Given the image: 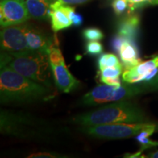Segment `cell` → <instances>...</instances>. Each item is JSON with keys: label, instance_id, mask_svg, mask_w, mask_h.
<instances>
[{"label": "cell", "instance_id": "cell-11", "mask_svg": "<svg viewBox=\"0 0 158 158\" xmlns=\"http://www.w3.org/2000/svg\"><path fill=\"white\" fill-rule=\"evenodd\" d=\"M51 28L54 32L68 28L73 24L68 14V5H62L54 1L51 3Z\"/></svg>", "mask_w": 158, "mask_h": 158}, {"label": "cell", "instance_id": "cell-9", "mask_svg": "<svg viewBox=\"0 0 158 158\" xmlns=\"http://www.w3.org/2000/svg\"><path fill=\"white\" fill-rule=\"evenodd\" d=\"M157 73L158 56L147 62H141L133 68L124 70L122 78L127 84H135L142 81H149Z\"/></svg>", "mask_w": 158, "mask_h": 158}, {"label": "cell", "instance_id": "cell-4", "mask_svg": "<svg viewBox=\"0 0 158 158\" xmlns=\"http://www.w3.org/2000/svg\"><path fill=\"white\" fill-rule=\"evenodd\" d=\"M139 92L140 89L138 87L130 85L118 86L108 84L100 85L84 95L81 99V103L85 106H94L106 102L120 101L131 98Z\"/></svg>", "mask_w": 158, "mask_h": 158}, {"label": "cell", "instance_id": "cell-29", "mask_svg": "<svg viewBox=\"0 0 158 158\" xmlns=\"http://www.w3.org/2000/svg\"><path fill=\"white\" fill-rule=\"evenodd\" d=\"M153 5H158V0H154Z\"/></svg>", "mask_w": 158, "mask_h": 158}, {"label": "cell", "instance_id": "cell-15", "mask_svg": "<svg viewBox=\"0 0 158 158\" xmlns=\"http://www.w3.org/2000/svg\"><path fill=\"white\" fill-rule=\"evenodd\" d=\"M123 65L119 64L116 66L108 67L100 70V81L105 84L110 86H121L119 77L122 74Z\"/></svg>", "mask_w": 158, "mask_h": 158}, {"label": "cell", "instance_id": "cell-31", "mask_svg": "<svg viewBox=\"0 0 158 158\" xmlns=\"http://www.w3.org/2000/svg\"><path fill=\"white\" fill-rule=\"evenodd\" d=\"M50 1H51V0H50Z\"/></svg>", "mask_w": 158, "mask_h": 158}, {"label": "cell", "instance_id": "cell-17", "mask_svg": "<svg viewBox=\"0 0 158 158\" xmlns=\"http://www.w3.org/2000/svg\"><path fill=\"white\" fill-rule=\"evenodd\" d=\"M83 37L88 41H99L103 39L102 31L98 28H86L83 31Z\"/></svg>", "mask_w": 158, "mask_h": 158}, {"label": "cell", "instance_id": "cell-13", "mask_svg": "<svg viewBox=\"0 0 158 158\" xmlns=\"http://www.w3.org/2000/svg\"><path fill=\"white\" fill-rule=\"evenodd\" d=\"M26 5L30 19L45 21L50 18V0H26Z\"/></svg>", "mask_w": 158, "mask_h": 158}, {"label": "cell", "instance_id": "cell-10", "mask_svg": "<svg viewBox=\"0 0 158 158\" xmlns=\"http://www.w3.org/2000/svg\"><path fill=\"white\" fill-rule=\"evenodd\" d=\"M23 25L29 50L48 55L53 46L56 45L54 38H51V36L36 27L31 25Z\"/></svg>", "mask_w": 158, "mask_h": 158}, {"label": "cell", "instance_id": "cell-6", "mask_svg": "<svg viewBox=\"0 0 158 158\" xmlns=\"http://www.w3.org/2000/svg\"><path fill=\"white\" fill-rule=\"evenodd\" d=\"M48 59L55 84L61 92L69 93L78 87L80 82L69 71L57 44L51 48Z\"/></svg>", "mask_w": 158, "mask_h": 158}, {"label": "cell", "instance_id": "cell-24", "mask_svg": "<svg viewBox=\"0 0 158 158\" xmlns=\"http://www.w3.org/2000/svg\"><path fill=\"white\" fill-rule=\"evenodd\" d=\"M55 157H61V156H57L56 154L49 153V152L35 153L28 156V158H55Z\"/></svg>", "mask_w": 158, "mask_h": 158}, {"label": "cell", "instance_id": "cell-12", "mask_svg": "<svg viewBox=\"0 0 158 158\" xmlns=\"http://www.w3.org/2000/svg\"><path fill=\"white\" fill-rule=\"evenodd\" d=\"M124 70L133 68L141 62L138 56V51L134 40L124 38L118 52Z\"/></svg>", "mask_w": 158, "mask_h": 158}, {"label": "cell", "instance_id": "cell-3", "mask_svg": "<svg viewBox=\"0 0 158 158\" xmlns=\"http://www.w3.org/2000/svg\"><path fill=\"white\" fill-rule=\"evenodd\" d=\"M144 114L139 108L126 101H116L73 118L80 126H95L114 123H141Z\"/></svg>", "mask_w": 158, "mask_h": 158}, {"label": "cell", "instance_id": "cell-2", "mask_svg": "<svg viewBox=\"0 0 158 158\" xmlns=\"http://www.w3.org/2000/svg\"><path fill=\"white\" fill-rule=\"evenodd\" d=\"M0 66H7L19 74L46 87L51 86V68L48 55L37 51L2 52Z\"/></svg>", "mask_w": 158, "mask_h": 158}, {"label": "cell", "instance_id": "cell-21", "mask_svg": "<svg viewBox=\"0 0 158 158\" xmlns=\"http://www.w3.org/2000/svg\"><path fill=\"white\" fill-rule=\"evenodd\" d=\"M153 2L154 0H128V7L130 11H133L147 4L153 5Z\"/></svg>", "mask_w": 158, "mask_h": 158}, {"label": "cell", "instance_id": "cell-26", "mask_svg": "<svg viewBox=\"0 0 158 158\" xmlns=\"http://www.w3.org/2000/svg\"><path fill=\"white\" fill-rule=\"evenodd\" d=\"M108 54H102L100 56L98 60V65L99 70H101L106 68V62H107V57Z\"/></svg>", "mask_w": 158, "mask_h": 158}, {"label": "cell", "instance_id": "cell-8", "mask_svg": "<svg viewBox=\"0 0 158 158\" xmlns=\"http://www.w3.org/2000/svg\"><path fill=\"white\" fill-rule=\"evenodd\" d=\"M2 52L21 53L29 50L23 31V25L3 27L0 33Z\"/></svg>", "mask_w": 158, "mask_h": 158}, {"label": "cell", "instance_id": "cell-7", "mask_svg": "<svg viewBox=\"0 0 158 158\" xmlns=\"http://www.w3.org/2000/svg\"><path fill=\"white\" fill-rule=\"evenodd\" d=\"M29 19L25 0H1L0 24L2 27L21 24Z\"/></svg>", "mask_w": 158, "mask_h": 158}, {"label": "cell", "instance_id": "cell-30", "mask_svg": "<svg viewBox=\"0 0 158 158\" xmlns=\"http://www.w3.org/2000/svg\"><path fill=\"white\" fill-rule=\"evenodd\" d=\"M155 146H158V141H155Z\"/></svg>", "mask_w": 158, "mask_h": 158}, {"label": "cell", "instance_id": "cell-27", "mask_svg": "<svg viewBox=\"0 0 158 158\" xmlns=\"http://www.w3.org/2000/svg\"><path fill=\"white\" fill-rule=\"evenodd\" d=\"M153 85H158V73L157 74V76H155V78L152 81Z\"/></svg>", "mask_w": 158, "mask_h": 158}, {"label": "cell", "instance_id": "cell-22", "mask_svg": "<svg viewBox=\"0 0 158 158\" xmlns=\"http://www.w3.org/2000/svg\"><path fill=\"white\" fill-rule=\"evenodd\" d=\"M125 37L121 36V35H116L115 37L112 39L111 40V47L113 48L114 51H115L116 52H117L118 54L119 52L120 48H121L122 43L124 42V40Z\"/></svg>", "mask_w": 158, "mask_h": 158}, {"label": "cell", "instance_id": "cell-23", "mask_svg": "<svg viewBox=\"0 0 158 158\" xmlns=\"http://www.w3.org/2000/svg\"><path fill=\"white\" fill-rule=\"evenodd\" d=\"M121 64L118 60V57L113 54H108L107 57V62H106V68L108 67H114Z\"/></svg>", "mask_w": 158, "mask_h": 158}, {"label": "cell", "instance_id": "cell-1", "mask_svg": "<svg viewBox=\"0 0 158 158\" xmlns=\"http://www.w3.org/2000/svg\"><path fill=\"white\" fill-rule=\"evenodd\" d=\"M0 101L7 102H31L44 98L48 87L19 74L7 66H0Z\"/></svg>", "mask_w": 158, "mask_h": 158}, {"label": "cell", "instance_id": "cell-19", "mask_svg": "<svg viewBox=\"0 0 158 158\" xmlns=\"http://www.w3.org/2000/svg\"><path fill=\"white\" fill-rule=\"evenodd\" d=\"M112 7L116 15H121L128 7V0H114Z\"/></svg>", "mask_w": 158, "mask_h": 158}, {"label": "cell", "instance_id": "cell-18", "mask_svg": "<svg viewBox=\"0 0 158 158\" xmlns=\"http://www.w3.org/2000/svg\"><path fill=\"white\" fill-rule=\"evenodd\" d=\"M103 51V46L98 41H89L86 44V54L91 56H98Z\"/></svg>", "mask_w": 158, "mask_h": 158}, {"label": "cell", "instance_id": "cell-20", "mask_svg": "<svg viewBox=\"0 0 158 158\" xmlns=\"http://www.w3.org/2000/svg\"><path fill=\"white\" fill-rule=\"evenodd\" d=\"M68 14L69 17L72 21L73 24L75 27H80L83 23V17L82 15L79 13H76L73 7L69 6V10H68Z\"/></svg>", "mask_w": 158, "mask_h": 158}, {"label": "cell", "instance_id": "cell-14", "mask_svg": "<svg viewBox=\"0 0 158 158\" xmlns=\"http://www.w3.org/2000/svg\"><path fill=\"white\" fill-rule=\"evenodd\" d=\"M139 19L136 15H131L120 22L118 27V35L125 38L134 40L137 34Z\"/></svg>", "mask_w": 158, "mask_h": 158}, {"label": "cell", "instance_id": "cell-16", "mask_svg": "<svg viewBox=\"0 0 158 158\" xmlns=\"http://www.w3.org/2000/svg\"><path fill=\"white\" fill-rule=\"evenodd\" d=\"M155 124L147 123L146 127L136 135V140L138 143L142 145V150L147 149L152 146H155V141H152L149 139V137L152 135L155 130Z\"/></svg>", "mask_w": 158, "mask_h": 158}, {"label": "cell", "instance_id": "cell-5", "mask_svg": "<svg viewBox=\"0 0 158 158\" xmlns=\"http://www.w3.org/2000/svg\"><path fill=\"white\" fill-rule=\"evenodd\" d=\"M147 123H114L81 126L79 130L86 135L101 139H122L136 136Z\"/></svg>", "mask_w": 158, "mask_h": 158}, {"label": "cell", "instance_id": "cell-28", "mask_svg": "<svg viewBox=\"0 0 158 158\" xmlns=\"http://www.w3.org/2000/svg\"><path fill=\"white\" fill-rule=\"evenodd\" d=\"M149 157H156V158H158V151L155 152H154L152 154H151Z\"/></svg>", "mask_w": 158, "mask_h": 158}, {"label": "cell", "instance_id": "cell-25", "mask_svg": "<svg viewBox=\"0 0 158 158\" xmlns=\"http://www.w3.org/2000/svg\"><path fill=\"white\" fill-rule=\"evenodd\" d=\"M54 1L62 5H81V4L88 2L90 0H54Z\"/></svg>", "mask_w": 158, "mask_h": 158}]
</instances>
